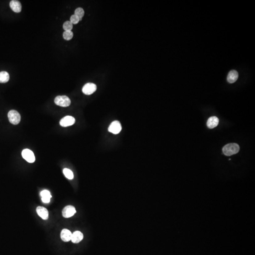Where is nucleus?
Wrapping results in <instances>:
<instances>
[{
    "mask_svg": "<svg viewBox=\"0 0 255 255\" xmlns=\"http://www.w3.org/2000/svg\"><path fill=\"white\" fill-rule=\"evenodd\" d=\"M240 150V147L236 143H230L223 148V153L227 156H231L237 154Z\"/></svg>",
    "mask_w": 255,
    "mask_h": 255,
    "instance_id": "1",
    "label": "nucleus"
},
{
    "mask_svg": "<svg viewBox=\"0 0 255 255\" xmlns=\"http://www.w3.org/2000/svg\"><path fill=\"white\" fill-rule=\"evenodd\" d=\"M54 102L57 106L65 107L70 106L71 101L66 95H59L55 98Z\"/></svg>",
    "mask_w": 255,
    "mask_h": 255,
    "instance_id": "2",
    "label": "nucleus"
},
{
    "mask_svg": "<svg viewBox=\"0 0 255 255\" xmlns=\"http://www.w3.org/2000/svg\"><path fill=\"white\" fill-rule=\"evenodd\" d=\"M9 120L12 124L17 125L19 123L21 119L20 114L15 110H10L8 114Z\"/></svg>",
    "mask_w": 255,
    "mask_h": 255,
    "instance_id": "3",
    "label": "nucleus"
},
{
    "mask_svg": "<svg viewBox=\"0 0 255 255\" xmlns=\"http://www.w3.org/2000/svg\"><path fill=\"white\" fill-rule=\"evenodd\" d=\"M22 156L28 163H33L35 161V157L33 152L28 149H25L22 151Z\"/></svg>",
    "mask_w": 255,
    "mask_h": 255,
    "instance_id": "4",
    "label": "nucleus"
},
{
    "mask_svg": "<svg viewBox=\"0 0 255 255\" xmlns=\"http://www.w3.org/2000/svg\"><path fill=\"white\" fill-rule=\"evenodd\" d=\"M122 127L121 123L119 121H115L111 124L108 128V131L114 134H118L121 132Z\"/></svg>",
    "mask_w": 255,
    "mask_h": 255,
    "instance_id": "5",
    "label": "nucleus"
},
{
    "mask_svg": "<svg viewBox=\"0 0 255 255\" xmlns=\"http://www.w3.org/2000/svg\"><path fill=\"white\" fill-rule=\"evenodd\" d=\"M97 86L93 83H88L84 86L82 88V92L86 95H90L93 94L97 90Z\"/></svg>",
    "mask_w": 255,
    "mask_h": 255,
    "instance_id": "6",
    "label": "nucleus"
},
{
    "mask_svg": "<svg viewBox=\"0 0 255 255\" xmlns=\"http://www.w3.org/2000/svg\"><path fill=\"white\" fill-rule=\"evenodd\" d=\"M76 213L75 208L73 206H67L63 208L62 211V215L65 218H69L73 216Z\"/></svg>",
    "mask_w": 255,
    "mask_h": 255,
    "instance_id": "7",
    "label": "nucleus"
},
{
    "mask_svg": "<svg viewBox=\"0 0 255 255\" xmlns=\"http://www.w3.org/2000/svg\"><path fill=\"white\" fill-rule=\"evenodd\" d=\"M75 123V119L74 118L71 116H66L61 119L60 124L61 126L63 127L70 126L73 125Z\"/></svg>",
    "mask_w": 255,
    "mask_h": 255,
    "instance_id": "8",
    "label": "nucleus"
},
{
    "mask_svg": "<svg viewBox=\"0 0 255 255\" xmlns=\"http://www.w3.org/2000/svg\"><path fill=\"white\" fill-rule=\"evenodd\" d=\"M36 212L40 217L44 220H47L48 218V211L45 207H38L36 208Z\"/></svg>",
    "mask_w": 255,
    "mask_h": 255,
    "instance_id": "9",
    "label": "nucleus"
},
{
    "mask_svg": "<svg viewBox=\"0 0 255 255\" xmlns=\"http://www.w3.org/2000/svg\"><path fill=\"white\" fill-rule=\"evenodd\" d=\"M83 239V234L79 231H76L72 233L71 240L73 243H78Z\"/></svg>",
    "mask_w": 255,
    "mask_h": 255,
    "instance_id": "10",
    "label": "nucleus"
},
{
    "mask_svg": "<svg viewBox=\"0 0 255 255\" xmlns=\"http://www.w3.org/2000/svg\"><path fill=\"white\" fill-rule=\"evenodd\" d=\"M72 233L69 230L65 229L61 231V238L65 242H68L71 240Z\"/></svg>",
    "mask_w": 255,
    "mask_h": 255,
    "instance_id": "11",
    "label": "nucleus"
},
{
    "mask_svg": "<svg viewBox=\"0 0 255 255\" xmlns=\"http://www.w3.org/2000/svg\"><path fill=\"white\" fill-rule=\"evenodd\" d=\"M10 6L13 11L16 13H19L21 11L22 6L21 3L18 1L12 0L10 3Z\"/></svg>",
    "mask_w": 255,
    "mask_h": 255,
    "instance_id": "12",
    "label": "nucleus"
},
{
    "mask_svg": "<svg viewBox=\"0 0 255 255\" xmlns=\"http://www.w3.org/2000/svg\"><path fill=\"white\" fill-rule=\"evenodd\" d=\"M239 77L238 72L235 70H231L227 76V81L230 83H233L236 82Z\"/></svg>",
    "mask_w": 255,
    "mask_h": 255,
    "instance_id": "13",
    "label": "nucleus"
},
{
    "mask_svg": "<svg viewBox=\"0 0 255 255\" xmlns=\"http://www.w3.org/2000/svg\"><path fill=\"white\" fill-rule=\"evenodd\" d=\"M219 120L216 116H212L209 118L207 121V126L210 129H213L217 126L219 124Z\"/></svg>",
    "mask_w": 255,
    "mask_h": 255,
    "instance_id": "14",
    "label": "nucleus"
},
{
    "mask_svg": "<svg viewBox=\"0 0 255 255\" xmlns=\"http://www.w3.org/2000/svg\"><path fill=\"white\" fill-rule=\"evenodd\" d=\"M40 195L42 197V200L44 203H49L52 196L51 195L50 192L48 190H44L41 192Z\"/></svg>",
    "mask_w": 255,
    "mask_h": 255,
    "instance_id": "15",
    "label": "nucleus"
},
{
    "mask_svg": "<svg viewBox=\"0 0 255 255\" xmlns=\"http://www.w3.org/2000/svg\"><path fill=\"white\" fill-rule=\"evenodd\" d=\"M10 76L6 71L0 72V83H6L9 81Z\"/></svg>",
    "mask_w": 255,
    "mask_h": 255,
    "instance_id": "16",
    "label": "nucleus"
},
{
    "mask_svg": "<svg viewBox=\"0 0 255 255\" xmlns=\"http://www.w3.org/2000/svg\"><path fill=\"white\" fill-rule=\"evenodd\" d=\"M63 174L69 180H73L74 178L73 173L71 170L67 168H65L63 170Z\"/></svg>",
    "mask_w": 255,
    "mask_h": 255,
    "instance_id": "17",
    "label": "nucleus"
},
{
    "mask_svg": "<svg viewBox=\"0 0 255 255\" xmlns=\"http://www.w3.org/2000/svg\"><path fill=\"white\" fill-rule=\"evenodd\" d=\"M84 14V10L82 8H77L75 10V15H76L77 16L79 19L80 20H82Z\"/></svg>",
    "mask_w": 255,
    "mask_h": 255,
    "instance_id": "18",
    "label": "nucleus"
},
{
    "mask_svg": "<svg viewBox=\"0 0 255 255\" xmlns=\"http://www.w3.org/2000/svg\"><path fill=\"white\" fill-rule=\"evenodd\" d=\"M73 36V33L71 31H65L63 34V37L66 40H70Z\"/></svg>",
    "mask_w": 255,
    "mask_h": 255,
    "instance_id": "19",
    "label": "nucleus"
},
{
    "mask_svg": "<svg viewBox=\"0 0 255 255\" xmlns=\"http://www.w3.org/2000/svg\"><path fill=\"white\" fill-rule=\"evenodd\" d=\"M63 28L65 31H71L73 28V24L70 21H66L63 24Z\"/></svg>",
    "mask_w": 255,
    "mask_h": 255,
    "instance_id": "20",
    "label": "nucleus"
},
{
    "mask_svg": "<svg viewBox=\"0 0 255 255\" xmlns=\"http://www.w3.org/2000/svg\"><path fill=\"white\" fill-rule=\"evenodd\" d=\"M80 21L79 19L77 16L76 15H72L70 17V21L73 24H77Z\"/></svg>",
    "mask_w": 255,
    "mask_h": 255,
    "instance_id": "21",
    "label": "nucleus"
}]
</instances>
